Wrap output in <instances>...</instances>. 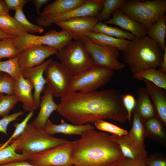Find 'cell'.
Returning <instances> with one entry per match:
<instances>
[{"instance_id": "1", "label": "cell", "mask_w": 166, "mask_h": 166, "mask_svg": "<svg viewBox=\"0 0 166 166\" xmlns=\"http://www.w3.org/2000/svg\"><path fill=\"white\" fill-rule=\"evenodd\" d=\"M122 95L110 89L88 92H69L61 98L58 113L72 124L82 125L110 119L121 123L128 121Z\"/></svg>"}, {"instance_id": "2", "label": "cell", "mask_w": 166, "mask_h": 166, "mask_svg": "<svg viewBox=\"0 0 166 166\" xmlns=\"http://www.w3.org/2000/svg\"><path fill=\"white\" fill-rule=\"evenodd\" d=\"M124 158L118 144L95 129L83 132L75 140L71 161L75 166H121Z\"/></svg>"}, {"instance_id": "3", "label": "cell", "mask_w": 166, "mask_h": 166, "mask_svg": "<svg viewBox=\"0 0 166 166\" xmlns=\"http://www.w3.org/2000/svg\"><path fill=\"white\" fill-rule=\"evenodd\" d=\"M122 53L124 62L134 74L160 67L163 52L155 41L146 35L130 41Z\"/></svg>"}, {"instance_id": "4", "label": "cell", "mask_w": 166, "mask_h": 166, "mask_svg": "<svg viewBox=\"0 0 166 166\" xmlns=\"http://www.w3.org/2000/svg\"><path fill=\"white\" fill-rule=\"evenodd\" d=\"M14 140L18 142L16 152L29 155L44 151L69 141L65 139L55 137L45 129L36 127L31 123H28L22 133Z\"/></svg>"}, {"instance_id": "5", "label": "cell", "mask_w": 166, "mask_h": 166, "mask_svg": "<svg viewBox=\"0 0 166 166\" xmlns=\"http://www.w3.org/2000/svg\"><path fill=\"white\" fill-rule=\"evenodd\" d=\"M124 14L147 28L166 12V0L126 1L120 8Z\"/></svg>"}, {"instance_id": "6", "label": "cell", "mask_w": 166, "mask_h": 166, "mask_svg": "<svg viewBox=\"0 0 166 166\" xmlns=\"http://www.w3.org/2000/svg\"><path fill=\"white\" fill-rule=\"evenodd\" d=\"M113 70L101 65H94L90 68L73 75L67 93L80 92H88L96 90L109 81Z\"/></svg>"}, {"instance_id": "7", "label": "cell", "mask_w": 166, "mask_h": 166, "mask_svg": "<svg viewBox=\"0 0 166 166\" xmlns=\"http://www.w3.org/2000/svg\"><path fill=\"white\" fill-rule=\"evenodd\" d=\"M55 55L60 63L73 75L80 73L94 65L82 43L72 40Z\"/></svg>"}, {"instance_id": "8", "label": "cell", "mask_w": 166, "mask_h": 166, "mask_svg": "<svg viewBox=\"0 0 166 166\" xmlns=\"http://www.w3.org/2000/svg\"><path fill=\"white\" fill-rule=\"evenodd\" d=\"M73 39L72 35L66 31L52 30L42 36L28 33L22 36L14 37V41L17 48L21 52L29 47L40 45L49 46L60 51Z\"/></svg>"}, {"instance_id": "9", "label": "cell", "mask_w": 166, "mask_h": 166, "mask_svg": "<svg viewBox=\"0 0 166 166\" xmlns=\"http://www.w3.org/2000/svg\"><path fill=\"white\" fill-rule=\"evenodd\" d=\"M78 40L83 44L94 65L105 66L113 70H121L125 67V64L118 59L119 56L118 49L96 44L86 36Z\"/></svg>"}, {"instance_id": "10", "label": "cell", "mask_w": 166, "mask_h": 166, "mask_svg": "<svg viewBox=\"0 0 166 166\" xmlns=\"http://www.w3.org/2000/svg\"><path fill=\"white\" fill-rule=\"evenodd\" d=\"M75 140L29 155V161L38 166H72V151Z\"/></svg>"}, {"instance_id": "11", "label": "cell", "mask_w": 166, "mask_h": 166, "mask_svg": "<svg viewBox=\"0 0 166 166\" xmlns=\"http://www.w3.org/2000/svg\"><path fill=\"white\" fill-rule=\"evenodd\" d=\"M44 73L47 86L54 97L61 98L67 93L73 75L60 62L51 58Z\"/></svg>"}, {"instance_id": "12", "label": "cell", "mask_w": 166, "mask_h": 166, "mask_svg": "<svg viewBox=\"0 0 166 166\" xmlns=\"http://www.w3.org/2000/svg\"><path fill=\"white\" fill-rule=\"evenodd\" d=\"M103 4V0H88L83 5L66 12L54 15L40 16L36 22L41 26L48 27L56 22L75 18L96 17L101 10Z\"/></svg>"}, {"instance_id": "13", "label": "cell", "mask_w": 166, "mask_h": 166, "mask_svg": "<svg viewBox=\"0 0 166 166\" xmlns=\"http://www.w3.org/2000/svg\"><path fill=\"white\" fill-rule=\"evenodd\" d=\"M57 50L44 45L30 47L23 50L19 56L18 62L22 70L39 65L47 58L55 54Z\"/></svg>"}, {"instance_id": "14", "label": "cell", "mask_w": 166, "mask_h": 166, "mask_svg": "<svg viewBox=\"0 0 166 166\" xmlns=\"http://www.w3.org/2000/svg\"><path fill=\"white\" fill-rule=\"evenodd\" d=\"M98 22L96 17L84 16L70 19L55 24L62 30L70 34L74 40H78L81 37L86 36L92 32Z\"/></svg>"}, {"instance_id": "15", "label": "cell", "mask_w": 166, "mask_h": 166, "mask_svg": "<svg viewBox=\"0 0 166 166\" xmlns=\"http://www.w3.org/2000/svg\"><path fill=\"white\" fill-rule=\"evenodd\" d=\"M51 59H49L38 66L22 70V76L29 81L34 89L33 95L37 109L40 106L41 95L46 84L43 76L45 68Z\"/></svg>"}, {"instance_id": "16", "label": "cell", "mask_w": 166, "mask_h": 166, "mask_svg": "<svg viewBox=\"0 0 166 166\" xmlns=\"http://www.w3.org/2000/svg\"><path fill=\"white\" fill-rule=\"evenodd\" d=\"M104 23L119 26L133 34L136 38L147 35V28L146 26L123 13L119 9L115 10L111 18Z\"/></svg>"}, {"instance_id": "17", "label": "cell", "mask_w": 166, "mask_h": 166, "mask_svg": "<svg viewBox=\"0 0 166 166\" xmlns=\"http://www.w3.org/2000/svg\"><path fill=\"white\" fill-rule=\"evenodd\" d=\"M33 88L29 81L22 75L14 80L13 95L22 103L23 109L29 112H33L36 108L32 90Z\"/></svg>"}, {"instance_id": "18", "label": "cell", "mask_w": 166, "mask_h": 166, "mask_svg": "<svg viewBox=\"0 0 166 166\" xmlns=\"http://www.w3.org/2000/svg\"><path fill=\"white\" fill-rule=\"evenodd\" d=\"M43 91V94L41 97L39 113L31 123L38 128L45 129L50 116L57 110L58 104L54 101L53 96L47 86L45 87Z\"/></svg>"}, {"instance_id": "19", "label": "cell", "mask_w": 166, "mask_h": 166, "mask_svg": "<svg viewBox=\"0 0 166 166\" xmlns=\"http://www.w3.org/2000/svg\"><path fill=\"white\" fill-rule=\"evenodd\" d=\"M152 101L156 116L164 126L166 125V93L164 90L148 81L143 80Z\"/></svg>"}, {"instance_id": "20", "label": "cell", "mask_w": 166, "mask_h": 166, "mask_svg": "<svg viewBox=\"0 0 166 166\" xmlns=\"http://www.w3.org/2000/svg\"><path fill=\"white\" fill-rule=\"evenodd\" d=\"M110 136L119 145L124 159L145 162L148 156L147 151L139 148L129 140L125 135L112 134Z\"/></svg>"}, {"instance_id": "21", "label": "cell", "mask_w": 166, "mask_h": 166, "mask_svg": "<svg viewBox=\"0 0 166 166\" xmlns=\"http://www.w3.org/2000/svg\"><path fill=\"white\" fill-rule=\"evenodd\" d=\"M133 111L143 121L156 117L152 101L146 87H140L137 91V97Z\"/></svg>"}, {"instance_id": "22", "label": "cell", "mask_w": 166, "mask_h": 166, "mask_svg": "<svg viewBox=\"0 0 166 166\" xmlns=\"http://www.w3.org/2000/svg\"><path fill=\"white\" fill-rule=\"evenodd\" d=\"M92 129H95L94 127L90 124L77 125L69 124L62 120L60 124H55L49 119L47 121L45 128V130L52 135L60 133L68 135H81L85 131Z\"/></svg>"}, {"instance_id": "23", "label": "cell", "mask_w": 166, "mask_h": 166, "mask_svg": "<svg viewBox=\"0 0 166 166\" xmlns=\"http://www.w3.org/2000/svg\"><path fill=\"white\" fill-rule=\"evenodd\" d=\"M88 0H56L47 5L40 16L52 15L63 13L85 4Z\"/></svg>"}, {"instance_id": "24", "label": "cell", "mask_w": 166, "mask_h": 166, "mask_svg": "<svg viewBox=\"0 0 166 166\" xmlns=\"http://www.w3.org/2000/svg\"><path fill=\"white\" fill-rule=\"evenodd\" d=\"M133 121L132 128L126 137L140 149L146 151L144 140L147 134L143 121L134 111L133 112Z\"/></svg>"}, {"instance_id": "25", "label": "cell", "mask_w": 166, "mask_h": 166, "mask_svg": "<svg viewBox=\"0 0 166 166\" xmlns=\"http://www.w3.org/2000/svg\"><path fill=\"white\" fill-rule=\"evenodd\" d=\"M166 16L164 14L147 28V36L155 41L163 52L166 48Z\"/></svg>"}, {"instance_id": "26", "label": "cell", "mask_w": 166, "mask_h": 166, "mask_svg": "<svg viewBox=\"0 0 166 166\" xmlns=\"http://www.w3.org/2000/svg\"><path fill=\"white\" fill-rule=\"evenodd\" d=\"M86 36L96 44L114 47L122 52L126 49L130 42L128 40L116 38L93 32L89 33Z\"/></svg>"}, {"instance_id": "27", "label": "cell", "mask_w": 166, "mask_h": 166, "mask_svg": "<svg viewBox=\"0 0 166 166\" xmlns=\"http://www.w3.org/2000/svg\"><path fill=\"white\" fill-rule=\"evenodd\" d=\"M132 77L138 81H148L160 88L166 89V74L162 73L160 69H148L132 74Z\"/></svg>"}, {"instance_id": "28", "label": "cell", "mask_w": 166, "mask_h": 166, "mask_svg": "<svg viewBox=\"0 0 166 166\" xmlns=\"http://www.w3.org/2000/svg\"><path fill=\"white\" fill-rule=\"evenodd\" d=\"M147 137L157 142L165 141L166 133L163 125L156 117L143 121Z\"/></svg>"}, {"instance_id": "29", "label": "cell", "mask_w": 166, "mask_h": 166, "mask_svg": "<svg viewBox=\"0 0 166 166\" xmlns=\"http://www.w3.org/2000/svg\"><path fill=\"white\" fill-rule=\"evenodd\" d=\"M0 30L15 37L22 36L28 33L14 18L9 14L0 15Z\"/></svg>"}, {"instance_id": "30", "label": "cell", "mask_w": 166, "mask_h": 166, "mask_svg": "<svg viewBox=\"0 0 166 166\" xmlns=\"http://www.w3.org/2000/svg\"><path fill=\"white\" fill-rule=\"evenodd\" d=\"M9 144L0 150V165L15 161L29 160V155L16 152L18 142L16 140L12 141Z\"/></svg>"}, {"instance_id": "31", "label": "cell", "mask_w": 166, "mask_h": 166, "mask_svg": "<svg viewBox=\"0 0 166 166\" xmlns=\"http://www.w3.org/2000/svg\"><path fill=\"white\" fill-rule=\"evenodd\" d=\"M92 32L103 34L114 38L131 41L136 38L132 34L117 27L108 26L102 22H98Z\"/></svg>"}, {"instance_id": "32", "label": "cell", "mask_w": 166, "mask_h": 166, "mask_svg": "<svg viewBox=\"0 0 166 166\" xmlns=\"http://www.w3.org/2000/svg\"><path fill=\"white\" fill-rule=\"evenodd\" d=\"M125 0H103L102 7L97 16L99 22L109 19L113 12L120 8L126 2Z\"/></svg>"}, {"instance_id": "33", "label": "cell", "mask_w": 166, "mask_h": 166, "mask_svg": "<svg viewBox=\"0 0 166 166\" xmlns=\"http://www.w3.org/2000/svg\"><path fill=\"white\" fill-rule=\"evenodd\" d=\"M18 56L3 61L0 60V72H4L11 77L14 80L22 74V70L18 62Z\"/></svg>"}, {"instance_id": "34", "label": "cell", "mask_w": 166, "mask_h": 166, "mask_svg": "<svg viewBox=\"0 0 166 166\" xmlns=\"http://www.w3.org/2000/svg\"><path fill=\"white\" fill-rule=\"evenodd\" d=\"M14 37H6L0 40V60L3 58H12L20 55L21 52L14 43Z\"/></svg>"}, {"instance_id": "35", "label": "cell", "mask_w": 166, "mask_h": 166, "mask_svg": "<svg viewBox=\"0 0 166 166\" xmlns=\"http://www.w3.org/2000/svg\"><path fill=\"white\" fill-rule=\"evenodd\" d=\"M15 11L14 18L27 33H42L44 32V30L42 26L34 25L29 22L25 15L23 9H18Z\"/></svg>"}, {"instance_id": "36", "label": "cell", "mask_w": 166, "mask_h": 166, "mask_svg": "<svg viewBox=\"0 0 166 166\" xmlns=\"http://www.w3.org/2000/svg\"><path fill=\"white\" fill-rule=\"evenodd\" d=\"M14 95H4L0 94V117L9 115L10 111L18 102Z\"/></svg>"}, {"instance_id": "37", "label": "cell", "mask_w": 166, "mask_h": 166, "mask_svg": "<svg viewBox=\"0 0 166 166\" xmlns=\"http://www.w3.org/2000/svg\"><path fill=\"white\" fill-rule=\"evenodd\" d=\"M94 124L97 129L112 133L113 135L122 136L126 135L128 133L126 130L102 119L97 120Z\"/></svg>"}, {"instance_id": "38", "label": "cell", "mask_w": 166, "mask_h": 166, "mask_svg": "<svg viewBox=\"0 0 166 166\" xmlns=\"http://www.w3.org/2000/svg\"><path fill=\"white\" fill-rule=\"evenodd\" d=\"M34 115L33 112H29L23 120L20 123H17L14 124V131L9 138L0 147V150L6 147L10 144L13 140L19 136L23 132L28 122Z\"/></svg>"}, {"instance_id": "39", "label": "cell", "mask_w": 166, "mask_h": 166, "mask_svg": "<svg viewBox=\"0 0 166 166\" xmlns=\"http://www.w3.org/2000/svg\"><path fill=\"white\" fill-rule=\"evenodd\" d=\"M14 80L8 74L3 73L0 78V94L13 95Z\"/></svg>"}, {"instance_id": "40", "label": "cell", "mask_w": 166, "mask_h": 166, "mask_svg": "<svg viewBox=\"0 0 166 166\" xmlns=\"http://www.w3.org/2000/svg\"><path fill=\"white\" fill-rule=\"evenodd\" d=\"M122 100L127 113L128 121L131 122L132 115L136 105V99L131 94H126L122 95Z\"/></svg>"}, {"instance_id": "41", "label": "cell", "mask_w": 166, "mask_h": 166, "mask_svg": "<svg viewBox=\"0 0 166 166\" xmlns=\"http://www.w3.org/2000/svg\"><path fill=\"white\" fill-rule=\"evenodd\" d=\"M23 114V112L20 110L17 112L3 117L0 119V132L7 135V127L10 123L17 120L18 117Z\"/></svg>"}, {"instance_id": "42", "label": "cell", "mask_w": 166, "mask_h": 166, "mask_svg": "<svg viewBox=\"0 0 166 166\" xmlns=\"http://www.w3.org/2000/svg\"><path fill=\"white\" fill-rule=\"evenodd\" d=\"M144 162L147 166H166V158L164 155L155 153L148 156Z\"/></svg>"}, {"instance_id": "43", "label": "cell", "mask_w": 166, "mask_h": 166, "mask_svg": "<svg viewBox=\"0 0 166 166\" xmlns=\"http://www.w3.org/2000/svg\"><path fill=\"white\" fill-rule=\"evenodd\" d=\"M8 9L14 10L22 8L30 0H4Z\"/></svg>"}, {"instance_id": "44", "label": "cell", "mask_w": 166, "mask_h": 166, "mask_svg": "<svg viewBox=\"0 0 166 166\" xmlns=\"http://www.w3.org/2000/svg\"><path fill=\"white\" fill-rule=\"evenodd\" d=\"M0 166H38L27 160H22L11 162Z\"/></svg>"}, {"instance_id": "45", "label": "cell", "mask_w": 166, "mask_h": 166, "mask_svg": "<svg viewBox=\"0 0 166 166\" xmlns=\"http://www.w3.org/2000/svg\"><path fill=\"white\" fill-rule=\"evenodd\" d=\"M121 166H147L144 162L134 161L124 159Z\"/></svg>"}, {"instance_id": "46", "label": "cell", "mask_w": 166, "mask_h": 166, "mask_svg": "<svg viewBox=\"0 0 166 166\" xmlns=\"http://www.w3.org/2000/svg\"><path fill=\"white\" fill-rule=\"evenodd\" d=\"M32 1L35 5L38 14H39L40 10L42 6L46 4L50 1L49 0H33Z\"/></svg>"}, {"instance_id": "47", "label": "cell", "mask_w": 166, "mask_h": 166, "mask_svg": "<svg viewBox=\"0 0 166 166\" xmlns=\"http://www.w3.org/2000/svg\"><path fill=\"white\" fill-rule=\"evenodd\" d=\"M9 10L4 1L0 0V15L9 14Z\"/></svg>"}, {"instance_id": "48", "label": "cell", "mask_w": 166, "mask_h": 166, "mask_svg": "<svg viewBox=\"0 0 166 166\" xmlns=\"http://www.w3.org/2000/svg\"><path fill=\"white\" fill-rule=\"evenodd\" d=\"M160 67V69L162 72L166 74V48L163 52V58Z\"/></svg>"}, {"instance_id": "49", "label": "cell", "mask_w": 166, "mask_h": 166, "mask_svg": "<svg viewBox=\"0 0 166 166\" xmlns=\"http://www.w3.org/2000/svg\"><path fill=\"white\" fill-rule=\"evenodd\" d=\"M8 37H15L13 36L6 34L0 30V40L2 39Z\"/></svg>"}, {"instance_id": "50", "label": "cell", "mask_w": 166, "mask_h": 166, "mask_svg": "<svg viewBox=\"0 0 166 166\" xmlns=\"http://www.w3.org/2000/svg\"><path fill=\"white\" fill-rule=\"evenodd\" d=\"M3 73L2 72H0V78L2 76Z\"/></svg>"}, {"instance_id": "51", "label": "cell", "mask_w": 166, "mask_h": 166, "mask_svg": "<svg viewBox=\"0 0 166 166\" xmlns=\"http://www.w3.org/2000/svg\"><path fill=\"white\" fill-rule=\"evenodd\" d=\"M2 144L0 143V147L2 145Z\"/></svg>"}, {"instance_id": "52", "label": "cell", "mask_w": 166, "mask_h": 166, "mask_svg": "<svg viewBox=\"0 0 166 166\" xmlns=\"http://www.w3.org/2000/svg\"></svg>"}]
</instances>
